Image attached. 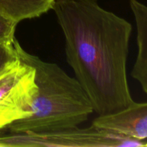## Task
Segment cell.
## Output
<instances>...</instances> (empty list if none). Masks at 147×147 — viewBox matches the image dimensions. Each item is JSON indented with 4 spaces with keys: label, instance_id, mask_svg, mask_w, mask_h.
Instances as JSON below:
<instances>
[{
    "label": "cell",
    "instance_id": "obj_7",
    "mask_svg": "<svg viewBox=\"0 0 147 147\" xmlns=\"http://www.w3.org/2000/svg\"><path fill=\"white\" fill-rule=\"evenodd\" d=\"M55 0H0V14L16 22L37 18L52 9Z\"/></svg>",
    "mask_w": 147,
    "mask_h": 147
},
{
    "label": "cell",
    "instance_id": "obj_8",
    "mask_svg": "<svg viewBox=\"0 0 147 147\" xmlns=\"http://www.w3.org/2000/svg\"><path fill=\"white\" fill-rule=\"evenodd\" d=\"M18 23L0 14V44L12 42L15 39L16 27Z\"/></svg>",
    "mask_w": 147,
    "mask_h": 147
},
{
    "label": "cell",
    "instance_id": "obj_4",
    "mask_svg": "<svg viewBox=\"0 0 147 147\" xmlns=\"http://www.w3.org/2000/svg\"><path fill=\"white\" fill-rule=\"evenodd\" d=\"M37 93L34 67L18 57L0 71V130L30 116Z\"/></svg>",
    "mask_w": 147,
    "mask_h": 147
},
{
    "label": "cell",
    "instance_id": "obj_3",
    "mask_svg": "<svg viewBox=\"0 0 147 147\" xmlns=\"http://www.w3.org/2000/svg\"><path fill=\"white\" fill-rule=\"evenodd\" d=\"M147 140L129 137L92 124L45 133H10L0 135V147H136L146 146Z\"/></svg>",
    "mask_w": 147,
    "mask_h": 147
},
{
    "label": "cell",
    "instance_id": "obj_5",
    "mask_svg": "<svg viewBox=\"0 0 147 147\" xmlns=\"http://www.w3.org/2000/svg\"><path fill=\"white\" fill-rule=\"evenodd\" d=\"M92 124L129 137L147 140V102L134 101L119 111L98 116Z\"/></svg>",
    "mask_w": 147,
    "mask_h": 147
},
{
    "label": "cell",
    "instance_id": "obj_1",
    "mask_svg": "<svg viewBox=\"0 0 147 147\" xmlns=\"http://www.w3.org/2000/svg\"><path fill=\"white\" fill-rule=\"evenodd\" d=\"M52 10L63 30L67 63L98 116L134 103L127 79L130 22L97 0H55Z\"/></svg>",
    "mask_w": 147,
    "mask_h": 147
},
{
    "label": "cell",
    "instance_id": "obj_2",
    "mask_svg": "<svg viewBox=\"0 0 147 147\" xmlns=\"http://www.w3.org/2000/svg\"><path fill=\"white\" fill-rule=\"evenodd\" d=\"M17 57L35 70L37 93L30 115L7 126L10 133H45L78 127L94 112L78 80L57 64L44 61L14 40Z\"/></svg>",
    "mask_w": 147,
    "mask_h": 147
},
{
    "label": "cell",
    "instance_id": "obj_6",
    "mask_svg": "<svg viewBox=\"0 0 147 147\" xmlns=\"http://www.w3.org/2000/svg\"><path fill=\"white\" fill-rule=\"evenodd\" d=\"M129 4L136 22L138 47L131 76L139 82L147 94V5L138 0H130Z\"/></svg>",
    "mask_w": 147,
    "mask_h": 147
},
{
    "label": "cell",
    "instance_id": "obj_9",
    "mask_svg": "<svg viewBox=\"0 0 147 147\" xmlns=\"http://www.w3.org/2000/svg\"><path fill=\"white\" fill-rule=\"evenodd\" d=\"M14 40L9 42L0 44V71H1L9 63L17 58Z\"/></svg>",
    "mask_w": 147,
    "mask_h": 147
}]
</instances>
